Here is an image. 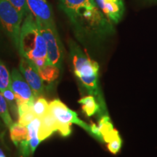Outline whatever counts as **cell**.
Listing matches in <instances>:
<instances>
[{"mask_svg":"<svg viewBox=\"0 0 157 157\" xmlns=\"http://www.w3.org/2000/svg\"><path fill=\"white\" fill-rule=\"evenodd\" d=\"M59 7L69 21L76 38L83 44L98 43L114 33L112 23L95 0H59Z\"/></svg>","mask_w":157,"mask_h":157,"instance_id":"cell-1","label":"cell"},{"mask_svg":"<svg viewBox=\"0 0 157 157\" xmlns=\"http://www.w3.org/2000/svg\"><path fill=\"white\" fill-rule=\"evenodd\" d=\"M68 47L74 75L79 80L87 93L94 96L99 104L101 111L98 117L109 115L103 92L100 87L99 65L84 53L79 45L72 39L68 41Z\"/></svg>","mask_w":157,"mask_h":157,"instance_id":"cell-2","label":"cell"},{"mask_svg":"<svg viewBox=\"0 0 157 157\" xmlns=\"http://www.w3.org/2000/svg\"><path fill=\"white\" fill-rule=\"evenodd\" d=\"M18 51L21 57L33 64L39 60L48 61L46 42L36 19L31 13L25 17L21 25Z\"/></svg>","mask_w":157,"mask_h":157,"instance_id":"cell-3","label":"cell"},{"mask_svg":"<svg viewBox=\"0 0 157 157\" xmlns=\"http://www.w3.org/2000/svg\"><path fill=\"white\" fill-rule=\"evenodd\" d=\"M49 111L56 118L58 123V132L61 136L68 137L71 134L72 124H75L84 129L91 135L90 126L78 117V114L74 111L68 109L67 105L59 99H55L49 103Z\"/></svg>","mask_w":157,"mask_h":157,"instance_id":"cell-4","label":"cell"},{"mask_svg":"<svg viewBox=\"0 0 157 157\" xmlns=\"http://www.w3.org/2000/svg\"><path fill=\"white\" fill-rule=\"evenodd\" d=\"M23 17L9 0H0V26L18 50L19 39Z\"/></svg>","mask_w":157,"mask_h":157,"instance_id":"cell-5","label":"cell"},{"mask_svg":"<svg viewBox=\"0 0 157 157\" xmlns=\"http://www.w3.org/2000/svg\"><path fill=\"white\" fill-rule=\"evenodd\" d=\"M37 23L46 42L48 63L54 65L61 69L64 60V50L56 24Z\"/></svg>","mask_w":157,"mask_h":157,"instance_id":"cell-6","label":"cell"},{"mask_svg":"<svg viewBox=\"0 0 157 157\" xmlns=\"http://www.w3.org/2000/svg\"><path fill=\"white\" fill-rule=\"evenodd\" d=\"M10 87L15 94L17 105L24 103L34 104L36 99L34 93L23 74L16 68L12 70Z\"/></svg>","mask_w":157,"mask_h":157,"instance_id":"cell-7","label":"cell"},{"mask_svg":"<svg viewBox=\"0 0 157 157\" xmlns=\"http://www.w3.org/2000/svg\"><path fill=\"white\" fill-rule=\"evenodd\" d=\"M19 71L31 87L35 98L42 96L44 93V81L34 65L26 58L21 57L19 63Z\"/></svg>","mask_w":157,"mask_h":157,"instance_id":"cell-8","label":"cell"},{"mask_svg":"<svg viewBox=\"0 0 157 157\" xmlns=\"http://www.w3.org/2000/svg\"><path fill=\"white\" fill-rule=\"evenodd\" d=\"M29 13L37 22L44 24H56L53 11L47 0H27Z\"/></svg>","mask_w":157,"mask_h":157,"instance_id":"cell-9","label":"cell"},{"mask_svg":"<svg viewBox=\"0 0 157 157\" xmlns=\"http://www.w3.org/2000/svg\"><path fill=\"white\" fill-rule=\"evenodd\" d=\"M9 130L11 140L19 149L20 154L23 157H28L31 151L27 127L22 126L18 122H14Z\"/></svg>","mask_w":157,"mask_h":157,"instance_id":"cell-10","label":"cell"},{"mask_svg":"<svg viewBox=\"0 0 157 157\" xmlns=\"http://www.w3.org/2000/svg\"><path fill=\"white\" fill-rule=\"evenodd\" d=\"M102 13L112 23L117 24L122 19L125 7L124 0H95Z\"/></svg>","mask_w":157,"mask_h":157,"instance_id":"cell-11","label":"cell"},{"mask_svg":"<svg viewBox=\"0 0 157 157\" xmlns=\"http://www.w3.org/2000/svg\"><path fill=\"white\" fill-rule=\"evenodd\" d=\"M58 131V123L54 115L48 111L41 118V125L39 130V138L43 141Z\"/></svg>","mask_w":157,"mask_h":157,"instance_id":"cell-12","label":"cell"},{"mask_svg":"<svg viewBox=\"0 0 157 157\" xmlns=\"http://www.w3.org/2000/svg\"><path fill=\"white\" fill-rule=\"evenodd\" d=\"M41 125V118L35 117L31 122L27 125L29 137V145L31 154H34L35 150L42 141L39 138V130Z\"/></svg>","mask_w":157,"mask_h":157,"instance_id":"cell-13","label":"cell"},{"mask_svg":"<svg viewBox=\"0 0 157 157\" xmlns=\"http://www.w3.org/2000/svg\"><path fill=\"white\" fill-rule=\"evenodd\" d=\"M78 103L81 104L82 111L87 117H92L95 113H97L98 115L100 114V111H101L100 105L94 96H85L78 100Z\"/></svg>","mask_w":157,"mask_h":157,"instance_id":"cell-14","label":"cell"},{"mask_svg":"<svg viewBox=\"0 0 157 157\" xmlns=\"http://www.w3.org/2000/svg\"><path fill=\"white\" fill-rule=\"evenodd\" d=\"M60 70V68L54 65L47 63L43 67L39 68L38 72L43 81L52 83L59 77Z\"/></svg>","mask_w":157,"mask_h":157,"instance_id":"cell-15","label":"cell"},{"mask_svg":"<svg viewBox=\"0 0 157 157\" xmlns=\"http://www.w3.org/2000/svg\"><path fill=\"white\" fill-rule=\"evenodd\" d=\"M0 118L8 129L14 123L13 118L11 117L10 113V110L7 101H6L1 92H0Z\"/></svg>","mask_w":157,"mask_h":157,"instance_id":"cell-16","label":"cell"},{"mask_svg":"<svg viewBox=\"0 0 157 157\" xmlns=\"http://www.w3.org/2000/svg\"><path fill=\"white\" fill-rule=\"evenodd\" d=\"M4 97L7 101V105H8L9 110L14 118L18 119V111H17V105L15 98V94L12 90L11 87H8L2 92H1Z\"/></svg>","mask_w":157,"mask_h":157,"instance_id":"cell-17","label":"cell"},{"mask_svg":"<svg viewBox=\"0 0 157 157\" xmlns=\"http://www.w3.org/2000/svg\"><path fill=\"white\" fill-rule=\"evenodd\" d=\"M49 111V103L44 97L36 98L33 105V112L36 117L42 118Z\"/></svg>","mask_w":157,"mask_h":157,"instance_id":"cell-18","label":"cell"},{"mask_svg":"<svg viewBox=\"0 0 157 157\" xmlns=\"http://www.w3.org/2000/svg\"><path fill=\"white\" fill-rule=\"evenodd\" d=\"M11 74H10L5 64L0 59V92L10 87Z\"/></svg>","mask_w":157,"mask_h":157,"instance_id":"cell-19","label":"cell"},{"mask_svg":"<svg viewBox=\"0 0 157 157\" xmlns=\"http://www.w3.org/2000/svg\"><path fill=\"white\" fill-rule=\"evenodd\" d=\"M107 144L108 149H109V151L111 154H118L119 151L121 150V146H122V140H121V138L119 133H117Z\"/></svg>","mask_w":157,"mask_h":157,"instance_id":"cell-20","label":"cell"},{"mask_svg":"<svg viewBox=\"0 0 157 157\" xmlns=\"http://www.w3.org/2000/svg\"><path fill=\"white\" fill-rule=\"evenodd\" d=\"M9 2L19 12L23 17H25L29 13L27 0H9Z\"/></svg>","mask_w":157,"mask_h":157,"instance_id":"cell-21","label":"cell"},{"mask_svg":"<svg viewBox=\"0 0 157 157\" xmlns=\"http://www.w3.org/2000/svg\"><path fill=\"white\" fill-rule=\"evenodd\" d=\"M36 117L34 113L33 112V111H28V112H25L23 114L18 117V122L20 124L22 125V126L26 127L27 125H29L31 121L34 119V118Z\"/></svg>","mask_w":157,"mask_h":157,"instance_id":"cell-22","label":"cell"},{"mask_svg":"<svg viewBox=\"0 0 157 157\" xmlns=\"http://www.w3.org/2000/svg\"><path fill=\"white\" fill-rule=\"evenodd\" d=\"M6 127H6L5 123L3 122V121L0 118V140L2 142H4V137H5L6 133Z\"/></svg>","mask_w":157,"mask_h":157,"instance_id":"cell-23","label":"cell"},{"mask_svg":"<svg viewBox=\"0 0 157 157\" xmlns=\"http://www.w3.org/2000/svg\"><path fill=\"white\" fill-rule=\"evenodd\" d=\"M0 157H6L5 154H4L3 151L1 150V149H0Z\"/></svg>","mask_w":157,"mask_h":157,"instance_id":"cell-24","label":"cell"},{"mask_svg":"<svg viewBox=\"0 0 157 157\" xmlns=\"http://www.w3.org/2000/svg\"><path fill=\"white\" fill-rule=\"evenodd\" d=\"M149 1H151V2H157V0H149Z\"/></svg>","mask_w":157,"mask_h":157,"instance_id":"cell-25","label":"cell"}]
</instances>
